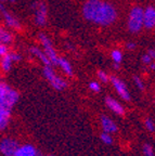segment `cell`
Returning a JSON list of instances; mask_svg holds the SVG:
<instances>
[{
    "label": "cell",
    "instance_id": "cell-1",
    "mask_svg": "<svg viewBox=\"0 0 155 156\" xmlns=\"http://www.w3.org/2000/svg\"><path fill=\"white\" fill-rule=\"evenodd\" d=\"M82 15L93 24L109 26L116 21L117 10L103 0H87L82 5Z\"/></svg>",
    "mask_w": 155,
    "mask_h": 156
},
{
    "label": "cell",
    "instance_id": "cell-2",
    "mask_svg": "<svg viewBox=\"0 0 155 156\" xmlns=\"http://www.w3.org/2000/svg\"><path fill=\"white\" fill-rule=\"evenodd\" d=\"M19 92L8 83L0 81V107L12 111L19 101Z\"/></svg>",
    "mask_w": 155,
    "mask_h": 156
},
{
    "label": "cell",
    "instance_id": "cell-3",
    "mask_svg": "<svg viewBox=\"0 0 155 156\" xmlns=\"http://www.w3.org/2000/svg\"><path fill=\"white\" fill-rule=\"evenodd\" d=\"M143 10L141 7H133L130 9L128 14V21H127V25H128L129 32L132 34H137L142 29L143 27Z\"/></svg>",
    "mask_w": 155,
    "mask_h": 156
},
{
    "label": "cell",
    "instance_id": "cell-4",
    "mask_svg": "<svg viewBox=\"0 0 155 156\" xmlns=\"http://www.w3.org/2000/svg\"><path fill=\"white\" fill-rule=\"evenodd\" d=\"M42 74H44V77L56 90H63L67 87V83L64 80L63 78H61L59 75H56V73L53 71V68L51 67V65H45L44 69H42Z\"/></svg>",
    "mask_w": 155,
    "mask_h": 156
},
{
    "label": "cell",
    "instance_id": "cell-5",
    "mask_svg": "<svg viewBox=\"0 0 155 156\" xmlns=\"http://www.w3.org/2000/svg\"><path fill=\"white\" fill-rule=\"evenodd\" d=\"M38 39L39 42H40L41 47H42V50L45 51V53L47 54V56L49 58L51 62V65H58V61H59V56L58 53H56V49H54L53 44H52V41L51 39L47 36L44 33H40L38 35Z\"/></svg>",
    "mask_w": 155,
    "mask_h": 156
},
{
    "label": "cell",
    "instance_id": "cell-6",
    "mask_svg": "<svg viewBox=\"0 0 155 156\" xmlns=\"http://www.w3.org/2000/svg\"><path fill=\"white\" fill-rule=\"evenodd\" d=\"M32 9L34 13V23L37 26H45L48 20V8L46 3L42 1H37L33 3Z\"/></svg>",
    "mask_w": 155,
    "mask_h": 156
},
{
    "label": "cell",
    "instance_id": "cell-7",
    "mask_svg": "<svg viewBox=\"0 0 155 156\" xmlns=\"http://www.w3.org/2000/svg\"><path fill=\"white\" fill-rule=\"evenodd\" d=\"M0 13H1L3 24L7 28H9L10 30H16V32L22 29V24H21V21L19 20V17H16L13 13L8 11L3 5L0 10Z\"/></svg>",
    "mask_w": 155,
    "mask_h": 156
},
{
    "label": "cell",
    "instance_id": "cell-8",
    "mask_svg": "<svg viewBox=\"0 0 155 156\" xmlns=\"http://www.w3.org/2000/svg\"><path fill=\"white\" fill-rule=\"evenodd\" d=\"M22 60V55L17 52L14 51H10L8 54L1 56L0 58V69L3 72V73H8L12 69L13 64L20 62Z\"/></svg>",
    "mask_w": 155,
    "mask_h": 156
},
{
    "label": "cell",
    "instance_id": "cell-9",
    "mask_svg": "<svg viewBox=\"0 0 155 156\" xmlns=\"http://www.w3.org/2000/svg\"><path fill=\"white\" fill-rule=\"evenodd\" d=\"M19 145V142L13 138H3L0 141V154L2 156H13Z\"/></svg>",
    "mask_w": 155,
    "mask_h": 156
},
{
    "label": "cell",
    "instance_id": "cell-10",
    "mask_svg": "<svg viewBox=\"0 0 155 156\" xmlns=\"http://www.w3.org/2000/svg\"><path fill=\"white\" fill-rule=\"evenodd\" d=\"M110 81L112 83L114 89L116 90V92L118 93V95L121 99H124V100H126V101H128L129 99H130V94H129V92H128L127 86L123 80H121L116 76H111V77H110Z\"/></svg>",
    "mask_w": 155,
    "mask_h": 156
},
{
    "label": "cell",
    "instance_id": "cell-11",
    "mask_svg": "<svg viewBox=\"0 0 155 156\" xmlns=\"http://www.w3.org/2000/svg\"><path fill=\"white\" fill-rule=\"evenodd\" d=\"M143 27L146 29L155 27V8L152 5L143 10Z\"/></svg>",
    "mask_w": 155,
    "mask_h": 156
},
{
    "label": "cell",
    "instance_id": "cell-12",
    "mask_svg": "<svg viewBox=\"0 0 155 156\" xmlns=\"http://www.w3.org/2000/svg\"><path fill=\"white\" fill-rule=\"evenodd\" d=\"M13 156H39V154L34 145L23 144V145H19Z\"/></svg>",
    "mask_w": 155,
    "mask_h": 156
},
{
    "label": "cell",
    "instance_id": "cell-13",
    "mask_svg": "<svg viewBox=\"0 0 155 156\" xmlns=\"http://www.w3.org/2000/svg\"><path fill=\"white\" fill-rule=\"evenodd\" d=\"M105 104H106V106L109 107L112 112L115 113V114L119 115V116H123V115L125 114V110H124L123 105H121L118 101L113 99V98H111V97L105 98Z\"/></svg>",
    "mask_w": 155,
    "mask_h": 156
},
{
    "label": "cell",
    "instance_id": "cell-14",
    "mask_svg": "<svg viewBox=\"0 0 155 156\" xmlns=\"http://www.w3.org/2000/svg\"><path fill=\"white\" fill-rule=\"evenodd\" d=\"M29 52H31L32 55H34L36 58H38L39 61L44 64V65H51L50 60H49V58L47 56V54L45 53V51L41 48L36 47V46H33V47L29 48Z\"/></svg>",
    "mask_w": 155,
    "mask_h": 156
},
{
    "label": "cell",
    "instance_id": "cell-15",
    "mask_svg": "<svg viewBox=\"0 0 155 156\" xmlns=\"http://www.w3.org/2000/svg\"><path fill=\"white\" fill-rule=\"evenodd\" d=\"M101 126L102 129L104 132L107 133H113V132L117 131V126L111 118H109L107 116H102L101 117Z\"/></svg>",
    "mask_w": 155,
    "mask_h": 156
},
{
    "label": "cell",
    "instance_id": "cell-16",
    "mask_svg": "<svg viewBox=\"0 0 155 156\" xmlns=\"http://www.w3.org/2000/svg\"><path fill=\"white\" fill-rule=\"evenodd\" d=\"M14 36L12 34V30H10L5 26L0 25V44H10L13 42Z\"/></svg>",
    "mask_w": 155,
    "mask_h": 156
},
{
    "label": "cell",
    "instance_id": "cell-17",
    "mask_svg": "<svg viewBox=\"0 0 155 156\" xmlns=\"http://www.w3.org/2000/svg\"><path fill=\"white\" fill-rule=\"evenodd\" d=\"M11 117V110L0 107V130H3L8 126Z\"/></svg>",
    "mask_w": 155,
    "mask_h": 156
},
{
    "label": "cell",
    "instance_id": "cell-18",
    "mask_svg": "<svg viewBox=\"0 0 155 156\" xmlns=\"http://www.w3.org/2000/svg\"><path fill=\"white\" fill-rule=\"evenodd\" d=\"M58 65L61 67V69L68 76H73V67L70 65V62L64 58H59Z\"/></svg>",
    "mask_w": 155,
    "mask_h": 156
},
{
    "label": "cell",
    "instance_id": "cell-19",
    "mask_svg": "<svg viewBox=\"0 0 155 156\" xmlns=\"http://www.w3.org/2000/svg\"><path fill=\"white\" fill-rule=\"evenodd\" d=\"M111 56H112V60L115 62V63L119 64L123 60V54L119 50H113L111 53Z\"/></svg>",
    "mask_w": 155,
    "mask_h": 156
},
{
    "label": "cell",
    "instance_id": "cell-20",
    "mask_svg": "<svg viewBox=\"0 0 155 156\" xmlns=\"http://www.w3.org/2000/svg\"><path fill=\"white\" fill-rule=\"evenodd\" d=\"M101 140L103 143L107 144V145L113 143V138L111 136V133H107V132H104V131L101 134Z\"/></svg>",
    "mask_w": 155,
    "mask_h": 156
},
{
    "label": "cell",
    "instance_id": "cell-21",
    "mask_svg": "<svg viewBox=\"0 0 155 156\" xmlns=\"http://www.w3.org/2000/svg\"><path fill=\"white\" fill-rule=\"evenodd\" d=\"M143 154H144V156H154V151L150 144L143 145Z\"/></svg>",
    "mask_w": 155,
    "mask_h": 156
},
{
    "label": "cell",
    "instance_id": "cell-22",
    "mask_svg": "<svg viewBox=\"0 0 155 156\" xmlns=\"http://www.w3.org/2000/svg\"><path fill=\"white\" fill-rule=\"evenodd\" d=\"M98 78H99V80H101L102 83H107V81H110V76L103 71L98 72Z\"/></svg>",
    "mask_w": 155,
    "mask_h": 156
},
{
    "label": "cell",
    "instance_id": "cell-23",
    "mask_svg": "<svg viewBox=\"0 0 155 156\" xmlns=\"http://www.w3.org/2000/svg\"><path fill=\"white\" fill-rule=\"evenodd\" d=\"M89 89L93 92H99L101 90V87H100V83L98 81H91V83H89Z\"/></svg>",
    "mask_w": 155,
    "mask_h": 156
},
{
    "label": "cell",
    "instance_id": "cell-24",
    "mask_svg": "<svg viewBox=\"0 0 155 156\" xmlns=\"http://www.w3.org/2000/svg\"><path fill=\"white\" fill-rule=\"evenodd\" d=\"M10 52V49H9V44H0V58L5 54H8Z\"/></svg>",
    "mask_w": 155,
    "mask_h": 156
},
{
    "label": "cell",
    "instance_id": "cell-25",
    "mask_svg": "<svg viewBox=\"0 0 155 156\" xmlns=\"http://www.w3.org/2000/svg\"><path fill=\"white\" fill-rule=\"evenodd\" d=\"M146 128L149 130V131L153 132L155 130V125H154V122H153L151 118H146Z\"/></svg>",
    "mask_w": 155,
    "mask_h": 156
},
{
    "label": "cell",
    "instance_id": "cell-26",
    "mask_svg": "<svg viewBox=\"0 0 155 156\" xmlns=\"http://www.w3.org/2000/svg\"><path fill=\"white\" fill-rule=\"evenodd\" d=\"M133 81H135L136 86L138 87V89H140V90H143V89H144V83H143V81L141 80L139 77L135 76V77H133Z\"/></svg>",
    "mask_w": 155,
    "mask_h": 156
},
{
    "label": "cell",
    "instance_id": "cell-27",
    "mask_svg": "<svg viewBox=\"0 0 155 156\" xmlns=\"http://www.w3.org/2000/svg\"><path fill=\"white\" fill-rule=\"evenodd\" d=\"M142 62L144 64H150V63H152V58H151V56L149 55L148 53L144 54V55L142 56Z\"/></svg>",
    "mask_w": 155,
    "mask_h": 156
},
{
    "label": "cell",
    "instance_id": "cell-28",
    "mask_svg": "<svg viewBox=\"0 0 155 156\" xmlns=\"http://www.w3.org/2000/svg\"><path fill=\"white\" fill-rule=\"evenodd\" d=\"M148 54L151 56V58H152V60H154V58H155V50L150 49V50H149V52H148Z\"/></svg>",
    "mask_w": 155,
    "mask_h": 156
},
{
    "label": "cell",
    "instance_id": "cell-29",
    "mask_svg": "<svg viewBox=\"0 0 155 156\" xmlns=\"http://www.w3.org/2000/svg\"><path fill=\"white\" fill-rule=\"evenodd\" d=\"M135 48H136V44H133V42H128L127 44V49H129V50H132Z\"/></svg>",
    "mask_w": 155,
    "mask_h": 156
},
{
    "label": "cell",
    "instance_id": "cell-30",
    "mask_svg": "<svg viewBox=\"0 0 155 156\" xmlns=\"http://www.w3.org/2000/svg\"><path fill=\"white\" fill-rule=\"evenodd\" d=\"M150 67H151V69H155V64L154 63H150Z\"/></svg>",
    "mask_w": 155,
    "mask_h": 156
},
{
    "label": "cell",
    "instance_id": "cell-31",
    "mask_svg": "<svg viewBox=\"0 0 155 156\" xmlns=\"http://www.w3.org/2000/svg\"><path fill=\"white\" fill-rule=\"evenodd\" d=\"M7 1H9V2H14L15 0H7Z\"/></svg>",
    "mask_w": 155,
    "mask_h": 156
},
{
    "label": "cell",
    "instance_id": "cell-32",
    "mask_svg": "<svg viewBox=\"0 0 155 156\" xmlns=\"http://www.w3.org/2000/svg\"><path fill=\"white\" fill-rule=\"evenodd\" d=\"M1 8H2V5H1V1H0V10H1Z\"/></svg>",
    "mask_w": 155,
    "mask_h": 156
},
{
    "label": "cell",
    "instance_id": "cell-33",
    "mask_svg": "<svg viewBox=\"0 0 155 156\" xmlns=\"http://www.w3.org/2000/svg\"><path fill=\"white\" fill-rule=\"evenodd\" d=\"M0 1H1V2H2V1H5V0H0Z\"/></svg>",
    "mask_w": 155,
    "mask_h": 156
}]
</instances>
